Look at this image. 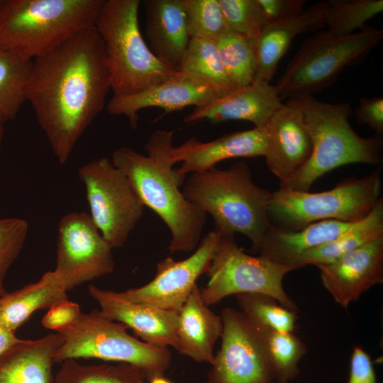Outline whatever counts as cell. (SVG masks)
<instances>
[{
	"instance_id": "obj_42",
	"label": "cell",
	"mask_w": 383,
	"mask_h": 383,
	"mask_svg": "<svg viewBox=\"0 0 383 383\" xmlns=\"http://www.w3.org/2000/svg\"><path fill=\"white\" fill-rule=\"evenodd\" d=\"M20 340L21 339L18 338L14 333L6 330L0 325V357Z\"/></svg>"
},
{
	"instance_id": "obj_28",
	"label": "cell",
	"mask_w": 383,
	"mask_h": 383,
	"mask_svg": "<svg viewBox=\"0 0 383 383\" xmlns=\"http://www.w3.org/2000/svg\"><path fill=\"white\" fill-rule=\"evenodd\" d=\"M179 71L209 87L218 97L235 89L222 65L213 40L191 38Z\"/></svg>"
},
{
	"instance_id": "obj_40",
	"label": "cell",
	"mask_w": 383,
	"mask_h": 383,
	"mask_svg": "<svg viewBox=\"0 0 383 383\" xmlns=\"http://www.w3.org/2000/svg\"><path fill=\"white\" fill-rule=\"evenodd\" d=\"M269 23L291 19L304 11V0H258Z\"/></svg>"
},
{
	"instance_id": "obj_16",
	"label": "cell",
	"mask_w": 383,
	"mask_h": 383,
	"mask_svg": "<svg viewBox=\"0 0 383 383\" xmlns=\"http://www.w3.org/2000/svg\"><path fill=\"white\" fill-rule=\"evenodd\" d=\"M88 291L105 317L125 324L142 341L155 347L177 348L178 312L133 302L119 292L95 285H89Z\"/></svg>"
},
{
	"instance_id": "obj_38",
	"label": "cell",
	"mask_w": 383,
	"mask_h": 383,
	"mask_svg": "<svg viewBox=\"0 0 383 383\" xmlns=\"http://www.w3.org/2000/svg\"><path fill=\"white\" fill-rule=\"evenodd\" d=\"M82 313L78 304L68 299L64 300L48 309L41 323L45 328L60 333L75 324Z\"/></svg>"
},
{
	"instance_id": "obj_11",
	"label": "cell",
	"mask_w": 383,
	"mask_h": 383,
	"mask_svg": "<svg viewBox=\"0 0 383 383\" xmlns=\"http://www.w3.org/2000/svg\"><path fill=\"white\" fill-rule=\"evenodd\" d=\"M78 173L93 222L113 249L121 248L145 206L127 177L106 157L84 165Z\"/></svg>"
},
{
	"instance_id": "obj_26",
	"label": "cell",
	"mask_w": 383,
	"mask_h": 383,
	"mask_svg": "<svg viewBox=\"0 0 383 383\" xmlns=\"http://www.w3.org/2000/svg\"><path fill=\"white\" fill-rule=\"evenodd\" d=\"M67 292L55 270L46 272L38 281L13 292H4L0 294V325L14 333L37 310L49 309L68 299Z\"/></svg>"
},
{
	"instance_id": "obj_2",
	"label": "cell",
	"mask_w": 383,
	"mask_h": 383,
	"mask_svg": "<svg viewBox=\"0 0 383 383\" xmlns=\"http://www.w3.org/2000/svg\"><path fill=\"white\" fill-rule=\"evenodd\" d=\"M173 133L154 131L145 145V156L131 148L115 150L111 161L128 179L145 206L167 226L171 252H191L200 243L206 214L188 201L179 187L184 182L173 168Z\"/></svg>"
},
{
	"instance_id": "obj_43",
	"label": "cell",
	"mask_w": 383,
	"mask_h": 383,
	"mask_svg": "<svg viewBox=\"0 0 383 383\" xmlns=\"http://www.w3.org/2000/svg\"><path fill=\"white\" fill-rule=\"evenodd\" d=\"M147 383H173L164 375H156L148 380Z\"/></svg>"
},
{
	"instance_id": "obj_31",
	"label": "cell",
	"mask_w": 383,
	"mask_h": 383,
	"mask_svg": "<svg viewBox=\"0 0 383 383\" xmlns=\"http://www.w3.org/2000/svg\"><path fill=\"white\" fill-rule=\"evenodd\" d=\"M31 65L0 48V113L6 121L14 118L26 101Z\"/></svg>"
},
{
	"instance_id": "obj_30",
	"label": "cell",
	"mask_w": 383,
	"mask_h": 383,
	"mask_svg": "<svg viewBox=\"0 0 383 383\" xmlns=\"http://www.w3.org/2000/svg\"><path fill=\"white\" fill-rule=\"evenodd\" d=\"M214 42L222 65L235 89L252 84L257 72L254 40L228 29Z\"/></svg>"
},
{
	"instance_id": "obj_34",
	"label": "cell",
	"mask_w": 383,
	"mask_h": 383,
	"mask_svg": "<svg viewBox=\"0 0 383 383\" xmlns=\"http://www.w3.org/2000/svg\"><path fill=\"white\" fill-rule=\"evenodd\" d=\"M235 296L241 311L255 323L283 333L295 330L296 313L282 306L275 299L257 293Z\"/></svg>"
},
{
	"instance_id": "obj_44",
	"label": "cell",
	"mask_w": 383,
	"mask_h": 383,
	"mask_svg": "<svg viewBox=\"0 0 383 383\" xmlns=\"http://www.w3.org/2000/svg\"><path fill=\"white\" fill-rule=\"evenodd\" d=\"M6 121L4 118V117L1 116V114L0 113V146H1V140H2V137H3V131H4V123L6 122Z\"/></svg>"
},
{
	"instance_id": "obj_3",
	"label": "cell",
	"mask_w": 383,
	"mask_h": 383,
	"mask_svg": "<svg viewBox=\"0 0 383 383\" xmlns=\"http://www.w3.org/2000/svg\"><path fill=\"white\" fill-rule=\"evenodd\" d=\"M186 199L210 214L221 232L245 235L256 252L271 226L268 207L272 192L257 186L245 161L229 168L192 173L182 190Z\"/></svg>"
},
{
	"instance_id": "obj_12",
	"label": "cell",
	"mask_w": 383,
	"mask_h": 383,
	"mask_svg": "<svg viewBox=\"0 0 383 383\" xmlns=\"http://www.w3.org/2000/svg\"><path fill=\"white\" fill-rule=\"evenodd\" d=\"M221 345L205 383H274L262 340L254 323L241 311L226 307Z\"/></svg>"
},
{
	"instance_id": "obj_18",
	"label": "cell",
	"mask_w": 383,
	"mask_h": 383,
	"mask_svg": "<svg viewBox=\"0 0 383 383\" xmlns=\"http://www.w3.org/2000/svg\"><path fill=\"white\" fill-rule=\"evenodd\" d=\"M218 98L208 87L182 73L174 78L153 85L138 93L113 96L106 111L111 115L125 116L132 128L138 126L139 111L149 107L162 109L166 113L194 106L201 107Z\"/></svg>"
},
{
	"instance_id": "obj_14",
	"label": "cell",
	"mask_w": 383,
	"mask_h": 383,
	"mask_svg": "<svg viewBox=\"0 0 383 383\" xmlns=\"http://www.w3.org/2000/svg\"><path fill=\"white\" fill-rule=\"evenodd\" d=\"M221 233L214 228L201 240L188 257L177 261L167 257L156 265L154 278L143 286L119 292L124 299L178 312L206 273L218 249Z\"/></svg>"
},
{
	"instance_id": "obj_33",
	"label": "cell",
	"mask_w": 383,
	"mask_h": 383,
	"mask_svg": "<svg viewBox=\"0 0 383 383\" xmlns=\"http://www.w3.org/2000/svg\"><path fill=\"white\" fill-rule=\"evenodd\" d=\"M382 11V0H330L326 25L338 35H348L363 28L367 21Z\"/></svg>"
},
{
	"instance_id": "obj_41",
	"label": "cell",
	"mask_w": 383,
	"mask_h": 383,
	"mask_svg": "<svg viewBox=\"0 0 383 383\" xmlns=\"http://www.w3.org/2000/svg\"><path fill=\"white\" fill-rule=\"evenodd\" d=\"M347 383H377V375L370 356L360 346L353 348Z\"/></svg>"
},
{
	"instance_id": "obj_36",
	"label": "cell",
	"mask_w": 383,
	"mask_h": 383,
	"mask_svg": "<svg viewBox=\"0 0 383 383\" xmlns=\"http://www.w3.org/2000/svg\"><path fill=\"white\" fill-rule=\"evenodd\" d=\"M229 29L255 40L269 23L258 0H218Z\"/></svg>"
},
{
	"instance_id": "obj_39",
	"label": "cell",
	"mask_w": 383,
	"mask_h": 383,
	"mask_svg": "<svg viewBox=\"0 0 383 383\" xmlns=\"http://www.w3.org/2000/svg\"><path fill=\"white\" fill-rule=\"evenodd\" d=\"M357 122L365 124L376 134L383 133V98H361L355 111Z\"/></svg>"
},
{
	"instance_id": "obj_6",
	"label": "cell",
	"mask_w": 383,
	"mask_h": 383,
	"mask_svg": "<svg viewBox=\"0 0 383 383\" xmlns=\"http://www.w3.org/2000/svg\"><path fill=\"white\" fill-rule=\"evenodd\" d=\"M140 0H104L94 27L104 45L113 96H127L174 78L179 70L157 57L138 25Z\"/></svg>"
},
{
	"instance_id": "obj_4",
	"label": "cell",
	"mask_w": 383,
	"mask_h": 383,
	"mask_svg": "<svg viewBox=\"0 0 383 383\" xmlns=\"http://www.w3.org/2000/svg\"><path fill=\"white\" fill-rule=\"evenodd\" d=\"M301 112L313 149L304 167L280 183V188L309 192L314 182L340 166L379 164L383 148L382 135L360 136L349 123L352 109L347 103H326L312 95L289 99Z\"/></svg>"
},
{
	"instance_id": "obj_13",
	"label": "cell",
	"mask_w": 383,
	"mask_h": 383,
	"mask_svg": "<svg viewBox=\"0 0 383 383\" xmlns=\"http://www.w3.org/2000/svg\"><path fill=\"white\" fill-rule=\"evenodd\" d=\"M55 270L67 291L115 270L112 248L89 214L70 212L58 223Z\"/></svg>"
},
{
	"instance_id": "obj_23",
	"label": "cell",
	"mask_w": 383,
	"mask_h": 383,
	"mask_svg": "<svg viewBox=\"0 0 383 383\" xmlns=\"http://www.w3.org/2000/svg\"><path fill=\"white\" fill-rule=\"evenodd\" d=\"M223 329L221 316L204 302L196 285L178 311L176 350L197 362L212 365L214 346Z\"/></svg>"
},
{
	"instance_id": "obj_10",
	"label": "cell",
	"mask_w": 383,
	"mask_h": 383,
	"mask_svg": "<svg viewBox=\"0 0 383 383\" xmlns=\"http://www.w3.org/2000/svg\"><path fill=\"white\" fill-rule=\"evenodd\" d=\"M221 233L218 249L206 272L209 281L200 289L204 302L209 306L231 295L257 293L275 299L296 313V304L283 287L284 277L294 270L260 255H248L238 247L233 234Z\"/></svg>"
},
{
	"instance_id": "obj_1",
	"label": "cell",
	"mask_w": 383,
	"mask_h": 383,
	"mask_svg": "<svg viewBox=\"0 0 383 383\" xmlns=\"http://www.w3.org/2000/svg\"><path fill=\"white\" fill-rule=\"evenodd\" d=\"M109 89L104 45L94 26L32 60L26 101L60 164L103 110Z\"/></svg>"
},
{
	"instance_id": "obj_15",
	"label": "cell",
	"mask_w": 383,
	"mask_h": 383,
	"mask_svg": "<svg viewBox=\"0 0 383 383\" xmlns=\"http://www.w3.org/2000/svg\"><path fill=\"white\" fill-rule=\"evenodd\" d=\"M316 267L324 288L346 309L364 292L383 282V237Z\"/></svg>"
},
{
	"instance_id": "obj_21",
	"label": "cell",
	"mask_w": 383,
	"mask_h": 383,
	"mask_svg": "<svg viewBox=\"0 0 383 383\" xmlns=\"http://www.w3.org/2000/svg\"><path fill=\"white\" fill-rule=\"evenodd\" d=\"M328 1L309 6L298 16L269 23L254 40L257 62L255 80L270 82L278 64L299 35L319 30L326 26Z\"/></svg>"
},
{
	"instance_id": "obj_7",
	"label": "cell",
	"mask_w": 383,
	"mask_h": 383,
	"mask_svg": "<svg viewBox=\"0 0 383 383\" xmlns=\"http://www.w3.org/2000/svg\"><path fill=\"white\" fill-rule=\"evenodd\" d=\"M383 30L368 25L348 35L329 30L307 38L275 87L282 99L312 95L331 85L347 67L362 62L379 44Z\"/></svg>"
},
{
	"instance_id": "obj_22",
	"label": "cell",
	"mask_w": 383,
	"mask_h": 383,
	"mask_svg": "<svg viewBox=\"0 0 383 383\" xmlns=\"http://www.w3.org/2000/svg\"><path fill=\"white\" fill-rule=\"evenodd\" d=\"M143 2L149 48L160 60L179 70L191 40L183 0Z\"/></svg>"
},
{
	"instance_id": "obj_20",
	"label": "cell",
	"mask_w": 383,
	"mask_h": 383,
	"mask_svg": "<svg viewBox=\"0 0 383 383\" xmlns=\"http://www.w3.org/2000/svg\"><path fill=\"white\" fill-rule=\"evenodd\" d=\"M275 86L270 82L255 80L252 84L235 89L210 104L195 107L186 116L184 122L201 120L221 123L231 120L251 122L254 127L265 128L274 112L282 106Z\"/></svg>"
},
{
	"instance_id": "obj_19",
	"label": "cell",
	"mask_w": 383,
	"mask_h": 383,
	"mask_svg": "<svg viewBox=\"0 0 383 383\" xmlns=\"http://www.w3.org/2000/svg\"><path fill=\"white\" fill-rule=\"evenodd\" d=\"M266 145L265 127H254L225 134L209 142L190 138L179 146L172 148L171 158L174 164L182 162L175 172L185 181L187 174L212 169L224 160L264 156Z\"/></svg>"
},
{
	"instance_id": "obj_24",
	"label": "cell",
	"mask_w": 383,
	"mask_h": 383,
	"mask_svg": "<svg viewBox=\"0 0 383 383\" xmlns=\"http://www.w3.org/2000/svg\"><path fill=\"white\" fill-rule=\"evenodd\" d=\"M357 223L323 220L298 230L271 224L256 252L270 261L292 267L291 263L296 257L335 239Z\"/></svg>"
},
{
	"instance_id": "obj_37",
	"label": "cell",
	"mask_w": 383,
	"mask_h": 383,
	"mask_svg": "<svg viewBox=\"0 0 383 383\" xmlns=\"http://www.w3.org/2000/svg\"><path fill=\"white\" fill-rule=\"evenodd\" d=\"M28 231V224L24 219L0 220V293L4 292V279L22 250Z\"/></svg>"
},
{
	"instance_id": "obj_25",
	"label": "cell",
	"mask_w": 383,
	"mask_h": 383,
	"mask_svg": "<svg viewBox=\"0 0 383 383\" xmlns=\"http://www.w3.org/2000/svg\"><path fill=\"white\" fill-rule=\"evenodd\" d=\"M63 341L59 333L21 340L0 357V383H54V354Z\"/></svg>"
},
{
	"instance_id": "obj_45",
	"label": "cell",
	"mask_w": 383,
	"mask_h": 383,
	"mask_svg": "<svg viewBox=\"0 0 383 383\" xmlns=\"http://www.w3.org/2000/svg\"><path fill=\"white\" fill-rule=\"evenodd\" d=\"M3 292L0 293V294H2Z\"/></svg>"
},
{
	"instance_id": "obj_27",
	"label": "cell",
	"mask_w": 383,
	"mask_h": 383,
	"mask_svg": "<svg viewBox=\"0 0 383 383\" xmlns=\"http://www.w3.org/2000/svg\"><path fill=\"white\" fill-rule=\"evenodd\" d=\"M382 237H383L382 198L362 221L335 239L300 255L292 261L290 266L295 270L309 265L318 266L328 264Z\"/></svg>"
},
{
	"instance_id": "obj_32",
	"label": "cell",
	"mask_w": 383,
	"mask_h": 383,
	"mask_svg": "<svg viewBox=\"0 0 383 383\" xmlns=\"http://www.w3.org/2000/svg\"><path fill=\"white\" fill-rule=\"evenodd\" d=\"M145 381L143 374L128 364L84 365L74 359H68L62 362L55 375L54 383H145Z\"/></svg>"
},
{
	"instance_id": "obj_5",
	"label": "cell",
	"mask_w": 383,
	"mask_h": 383,
	"mask_svg": "<svg viewBox=\"0 0 383 383\" xmlns=\"http://www.w3.org/2000/svg\"><path fill=\"white\" fill-rule=\"evenodd\" d=\"M104 0H0V48L32 61L94 26Z\"/></svg>"
},
{
	"instance_id": "obj_9",
	"label": "cell",
	"mask_w": 383,
	"mask_h": 383,
	"mask_svg": "<svg viewBox=\"0 0 383 383\" xmlns=\"http://www.w3.org/2000/svg\"><path fill=\"white\" fill-rule=\"evenodd\" d=\"M127 328L125 324L107 318L99 310L82 313L75 324L60 333L64 341L54 354V362L96 358L128 364L146 380L164 375L172 362L168 348L149 345L128 334Z\"/></svg>"
},
{
	"instance_id": "obj_8",
	"label": "cell",
	"mask_w": 383,
	"mask_h": 383,
	"mask_svg": "<svg viewBox=\"0 0 383 383\" xmlns=\"http://www.w3.org/2000/svg\"><path fill=\"white\" fill-rule=\"evenodd\" d=\"M382 165L370 174L345 179L321 192L279 188L272 192L268 216L273 226L292 230L323 220L356 223L365 218L382 198Z\"/></svg>"
},
{
	"instance_id": "obj_17",
	"label": "cell",
	"mask_w": 383,
	"mask_h": 383,
	"mask_svg": "<svg viewBox=\"0 0 383 383\" xmlns=\"http://www.w3.org/2000/svg\"><path fill=\"white\" fill-rule=\"evenodd\" d=\"M265 128L264 157L268 169L282 183L307 163L312 140L301 111L289 101L274 112Z\"/></svg>"
},
{
	"instance_id": "obj_29",
	"label": "cell",
	"mask_w": 383,
	"mask_h": 383,
	"mask_svg": "<svg viewBox=\"0 0 383 383\" xmlns=\"http://www.w3.org/2000/svg\"><path fill=\"white\" fill-rule=\"evenodd\" d=\"M254 323V322H253ZM270 365L274 383H289L299 374L305 344L293 333H283L254 323Z\"/></svg>"
},
{
	"instance_id": "obj_35",
	"label": "cell",
	"mask_w": 383,
	"mask_h": 383,
	"mask_svg": "<svg viewBox=\"0 0 383 383\" xmlns=\"http://www.w3.org/2000/svg\"><path fill=\"white\" fill-rule=\"evenodd\" d=\"M191 38L215 41L228 28L218 0H183Z\"/></svg>"
}]
</instances>
